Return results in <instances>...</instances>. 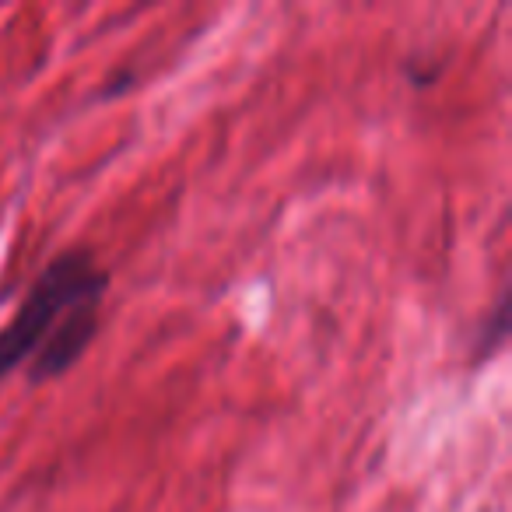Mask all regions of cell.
<instances>
[{
    "mask_svg": "<svg viewBox=\"0 0 512 512\" xmlns=\"http://www.w3.org/2000/svg\"><path fill=\"white\" fill-rule=\"evenodd\" d=\"M106 271L85 249L57 256L36 278L15 320L0 330V379L29 365L32 383L57 379L85 355L99 327Z\"/></svg>",
    "mask_w": 512,
    "mask_h": 512,
    "instance_id": "1",
    "label": "cell"
}]
</instances>
